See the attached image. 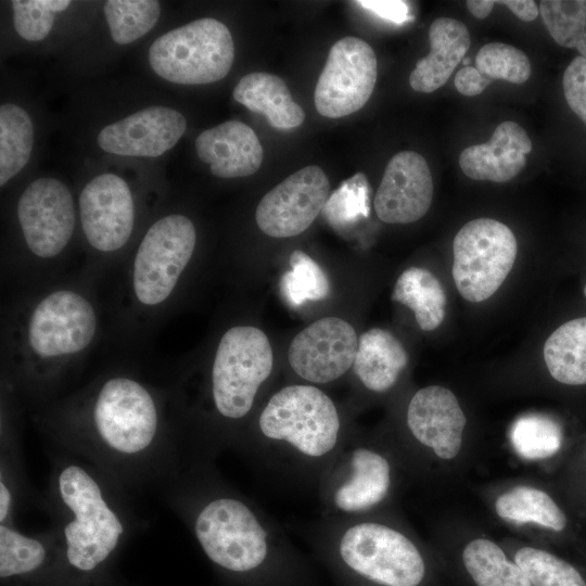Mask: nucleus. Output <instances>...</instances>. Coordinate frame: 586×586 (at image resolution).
Segmentation results:
<instances>
[{
  "label": "nucleus",
  "mask_w": 586,
  "mask_h": 586,
  "mask_svg": "<svg viewBox=\"0 0 586 586\" xmlns=\"http://www.w3.org/2000/svg\"><path fill=\"white\" fill-rule=\"evenodd\" d=\"M563 434L560 424L547 415L528 413L519 417L510 430L514 450L525 459L548 458L559 451Z\"/></svg>",
  "instance_id": "c756f323"
},
{
  "label": "nucleus",
  "mask_w": 586,
  "mask_h": 586,
  "mask_svg": "<svg viewBox=\"0 0 586 586\" xmlns=\"http://www.w3.org/2000/svg\"><path fill=\"white\" fill-rule=\"evenodd\" d=\"M79 212L85 237L97 251H118L130 239L135 203L122 177L106 173L91 179L80 193Z\"/></svg>",
  "instance_id": "4468645a"
},
{
  "label": "nucleus",
  "mask_w": 586,
  "mask_h": 586,
  "mask_svg": "<svg viewBox=\"0 0 586 586\" xmlns=\"http://www.w3.org/2000/svg\"><path fill=\"white\" fill-rule=\"evenodd\" d=\"M584 294H585V296H586V285H585V288H584Z\"/></svg>",
  "instance_id": "a18cd8bd"
},
{
  "label": "nucleus",
  "mask_w": 586,
  "mask_h": 586,
  "mask_svg": "<svg viewBox=\"0 0 586 586\" xmlns=\"http://www.w3.org/2000/svg\"><path fill=\"white\" fill-rule=\"evenodd\" d=\"M11 5L14 28L23 39L40 41L49 35L54 23V12L48 0H14Z\"/></svg>",
  "instance_id": "4c0bfd02"
},
{
  "label": "nucleus",
  "mask_w": 586,
  "mask_h": 586,
  "mask_svg": "<svg viewBox=\"0 0 586 586\" xmlns=\"http://www.w3.org/2000/svg\"><path fill=\"white\" fill-rule=\"evenodd\" d=\"M495 2L496 4L506 5L518 18L524 22H532L539 14L538 7L533 0H502Z\"/></svg>",
  "instance_id": "79ce46f5"
},
{
  "label": "nucleus",
  "mask_w": 586,
  "mask_h": 586,
  "mask_svg": "<svg viewBox=\"0 0 586 586\" xmlns=\"http://www.w3.org/2000/svg\"><path fill=\"white\" fill-rule=\"evenodd\" d=\"M496 513L517 524L536 523L555 532L566 526V517L557 502L544 491L515 486L495 501Z\"/></svg>",
  "instance_id": "bb28decb"
},
{
  "label": "nucleus",
  "mask_w": 586,
  "mask_h": 586,
  "mask_svg": "<svg viewBox=\"0 0 586 586\" xmlns=\"http://www.w3.org/2000/svg\"><path fill=\"white\" fill-rule=\"evenodd\" d=\"M466 416L455 394L438 385L419 390L407 409L412 435L442 459L455 458L461 448Z\"/></svg>",
  "instance_id": "a211bd4d"
},
{
  "label": "nucleus",
  "mask_w": 586,
  "mask_h": 586,
  "mask_svg": "<svg viewBox=\"0 0 586 586\" xmlns=\"http://www.w3.org/2000/svg\"><path fill=\"white\" fill-rule=\"evenodd\" d=\"M514 562L532 586H586L572 564L546 550L522 547L515 552Z\"/></svg>",
  "instance_id": "f704fd0d"
},
{
  "label": "nucleus",
  "mask_w": 586,
  "mask_h": 586,
  "mask_svg": "<svg viewBox=\"0 0 586 586\" xmlns=\"http://www.w3.org/2000/svg\"><path fill=\"white\" fill-rule=\"evenodd\" d=\"M92 423L111 449L135 455L146 449L158 428V411L152 394L128 377L107 379L92 405Z\"/></svg>",
  "instance_id": "6e6552de"
},
{
  "label": "nucleus",
  "mask_w": 586,
  "mask_h": 586,
  "mask_svg": "<svg viewBox=\"0 0 586 586\" xmlns=\"http://www.w3.org/2000/svg\"><path fill=\"white\" fill-rule=\"evenodd\" d=\"M496 4L493 0H469L467 1V8L472 13L473 16L477 18H485L489 15L494 5Z\"/></svg>",
  "instance_id": "37998d69"
},
{
  "label": "nucleus",
  "mask_w": 586,
  "mask_h": 586,
  "mask_svg": "<svg viewBox=\"0 0 586 586\" xmlns=\"http://www.w3.org/2000/svg\"><path fill=\"white\" fill-rule=\"evenodd\" d=\"M392 300L410 308L423 331L435 330L444 320L446 294L438 279L424 268L410 267L403 271Z\"/></svg>",
  "instance_id": "a878e982"
},
{
  "label": "nucleus",
  "mask_w": 586,
  "mask_h": 586,
  "mask_svg": "<svg viewBox=\"0 0 586 586\" xmlns=\"http://www.w3.org/2000/svg\"><path fill=\"white\" fill-rule=\"evenodd\" d=\"M532 141L522 126L512 120L499 124L486 143L466 148L459 165L474 180L507 182L525 166Z\"/></svg>",
  "instance_id": "aec40b11"
},
{
  "label": "nucleus",
  "mask_w": 586,
  "mask_h": 586,
  "mask_svg": "<svg viewBox=\"0 0 586 586\" xmlns=\"http://www.w3.org/2000/svg\"><path fill=\"white\" fill-rule=\"evenodd\" d=\"M233 99L250 111L266 116L278 129L298 127L305 119L303 109L293 100L285 82L268 73L243 76L233 88Z\"/></svg>",
  "instance_id": "4be33fe9"
},
{
  "label": "nucleus",
  "mask_w": 586,
  "mask_h": 586,
  "mask_svg": "<svg viewBox=\"0 0 586 586\" xmlns=\"http://www.w3.org/2000/svg\"><path fill=\"white\" fill-rule=\"evenodd\" d=\"M104 15L113 40L127 44L154 27L161 5L154 0H110L104 4Z\"/></svg>",
  "instance_id": "2f4dec72"
},
{
  "label": "nucleus",
  "mask_w": 586,
  "mask_h": 586,
  "mask_svg": "<svg viewBox=\"0 0 586 586\" xmlns=\"http://www.w3.org/2000/svg\"><path fill=\"white\" fill-rule=\"evenodd\" d=\"M551 377L566 385L586 384V317L561 324L544 345Z\"/></svg>",
  "instance_id": "393cba45"
},
{
  "label": "nucleus",
  "mask_w": 586,
  "mask_h": 586,
  "mask_svg": "<svg viewBox=\"0 0 586 586\" xmlns=\"http://www.w3.org/2000/svg\"><path fill=\"white\" fill-rule=\"evenodd\" d=\"M407 361L406 349L391 332L372 328L358 339L353 370L368 390L381 393L395 384Z\"/></svg>",
  "instance_id": "5701e85b"
},
{
  "label": "nucleus",
  "mask_w": 586,
  "mask_h": 586,
  "mask_svg": "<svg viewBox=\"0 0 586 586\" xmlns=\"http://www.w3.org/2000/svg\"><path fill=\"white\" fill-rule=\"evenodd\" d=\"M195 244V227L181 214L166 215L148 229L131 268V289L139 305L155 308L170 297Z\"/></svg>",
  "instance_id": "39448f33"
},
{
  "label": "nucleus",
  "mask_w": 586,
  "mask_h": 586,
  "mask_svg": "<svg viewBox=\"0 0 586 586\" xmlns=\"http://www.w3.org/2000/svg\"><path fill=\"white\" fill-rule=\"evenodd\" d=\"M97 330L98 315L89 298L75 290L59 289L33 306L24 346L37 362H61L87 349Z\"/></svg>",
  "instance_id": "20e7f679"
},
{
  "label": "nucleus",
  "mask_w": 586,
  "mask_h": 586,
  "mask_svg": "<svg viewBox=\"0 0 586 586\" xmlns=\"http://www.w3.org/2000/svg\"><path fill=\"white\" fill-rule=\"evenodd\" d=\"M344 562L364 577L384 586H417L424 562L417 547L402 533L378 523L348 528L340 544Z\"/></svg>",
  "instance_id": "1a4fd4ad"
},
{
  "label": "nucleus",
  "mask_w": 586,
  "mask_h": 586,
  "mask_svg": "<svg viewBox=\"0 0 586 586\" xmlns=\"http://www.w3.org/2000/svg\"><path fill=\"white\" fill-rule=\"evenodd\" d=\"M272 366V348L264 331L252 326L228 329L212 367V394L218 412L230 419L244 417Z\"/></svg>",
  "instance_id": "f03ea898"
},
{
  "label": "nucleus",
  "mask_w": 586,
  "mask_h": 586,
  "mask_svg": "<svg viewBox=\"0 0 586 586\" xmlns=\"http://www.w3.org/2000/svg\"><path fill=\"white\" fill-rule=\"evenodd\" d=\"M433 199V180L424 157L413 151L387 163L374 198L377 216L387 224H409L423 217Z\"/></svg>",
  "instance_id": "dca6fc26"
},
{
  "label": "nucleus",
  "mask_w": 586,
  "mask_h": 586,
  "mask_svg": "<svg viewBox=\"0 0 586 586\" xmlns=\"http://www.w3.org/2000/svg\"><path fill=\"white\" fill-rule=\"evenodd\" d=\"M430 53L420 59L409 76L410 87L433 92L444 86L470 47L467 26L455 18H436L429 28Z\"/></svg>",
  "instance_id": "412c9836"
},
{
  "label": "nucleus",
  "mask_w": 586,
  "mask_h": 586,
  "mask_svg": "<svg viewBox=\"0 0 586 586\" xmlns=\"http://www.w3.org/2000/svg\"><path fill=\"white\" fill-rule=\"evenodd\" d=\"M263 434L282 440L301 453L320 457L336 444L337 410L331 398L310 385H290L278 391L259 417Z\"/></svg>",
  "instance_id": "0eeeda50"
},
{
  "label": "nucleus",
  "mask_w": 586,
  "mask_h": 586,
  "mask_svg": "<svg viewBox=\"0 0 586 586\" xmlns=\"http://www.w3.org/2000/svg\"><path fill=\"white\" fill-rule=\"evenodd\" d=\"M562 84L568 105L586 126V59L579 55L572 60Z\"/></svg>",
  "instance_id": "58836bf2"
},
{
  "label": "nucleus",
  "mask_w": 586,
  "mask_h": 586,
  "mask_svg": "<svg viewBox=\"0 0 586 586\" xmlns=\"http://www.w3.org/2000/svg\"><path fill=\"white\" fill-rule=\"evenodd\" d=\"M234 59L228 27L215 18H201L169 30L149 49L152 69L165 80L181 85L218 81Z\"/></svg>",
  "instance_id": "f257e3e1"
},
{
  "label": "nucleus",
  "mask_w": 586,
  "mask_h": 586,
  "mask_svg": "<svg viewBox=\"0 0 586 586\" xmlns=\"http://www.w3.org/2000/svg\"><path fill=\"white\" fill-rule=\"evenodd\" d=\"M370 184L364 173H356L329 195L321 214L334 229L354 226L370 214Z\"/></svg>",
  "instance_id": "72a5a7b5"
},
{
  "label": "nucleus",
  "mask_w": 586,
  "mask_h": 586,
  "mask_svg": "<svg viewBox=\"0 0 586 586\" xmlns=\"http://www.w3.org/2000/svg\"><path fill=\"white\" fill-rule=\"evenodd\" d=\"M34 144V127L21 106L4 103L0 107V186L3 187L28 163Z\"/></svg>",
  "instance_id": "cd10ccee"
},
{
  "label": "nucleus",
  "mask_w": 586,
  "mask_h": 586,
  "mask_svg": "<svg viewBox=\"0 0 586 586\" xmlns=\"http://www.w3.org/2000/svg\"><path fill=\"white\" fill-rule=\"evenodd\" d=\"M462 561L477 586H532L520 566L489 539L471 540L463 549Z\"/></svg>",
  "instance_id": "c85d7f7f"
},
{
  "label": "nucleus",
  "mask_w": 586,
  "mask_h": 586,
  "mask_svg": "<svg viewBox=\"0 0 586 586\" xmlns=\"http://www.w3.org/2000/svg\"><path fill=\"white\" fill-rule=\"evenodd\" d=\"M195 534L208 558L230 571L252 570L267 555L266 532L253 512L235 499L209 502L196 518Z\"/></svg>",
  "instance_id": "9d476101"
},
{
  "label": "nucleus",
  "mask_w": 586,
  "mask_h": 586,
  "mask_svg": "<svg viewBox=\"0 0 586 586\" xmlns=\"http://www.w3.org/2000/svg\"><path fill=\"white\" fill-rule=\"evenodd\" d=\"M46 558L43 545L1 524L0 526V576L9 577L31 572Z\"/></svg>",
  "instance_id": "e433bc0d"
},
{
  "label": "nucleus",
  "mask_w": 586,
  "mask_h": 586,
  "mask_svg": "<svg viewBox=\"0 0 586 586\" xmlns=\"http://www.w3.org/2000/svg\"><path fill=\"white\" fill-rule=\"evenodd\" d=\"M357 344L358 336L351 323L339 317H324L295 335L288 358L301 378L328 383L353 366Z\"/></svg>",
  "instance_id": "2eb2a0df"
},
{
  "label": "nucleus",
  "mask_w": 586,
  "mask_h": 586,
  "mask_svg": "<svg viewBox=\"0 0 586 586\" xmlns=\"http://www.w3.org/2000/svg\"><path fill=\"white\" fill-rule=\"evenodd\" d=\"M474 67L488 86L496 79L520 85L531 76L527 55L522 50L504 42L483 46L476 53Z\"/></svg>",
  "instance_id": "c9c22d12"
},
{
  "label": "nucleus",
  "mask_w": 586,
  "mask_h": 586,
  "mask_svg": "<svg viewBox=\"0 0 586 586\" xmlns=\"http://www.w3.org/2000/svg\"><path fill=\"white\" fill-rule=\"evenodd\" d=\"M199 158L219 178L253 175L262 165L264 151L255 131L231 119L201 132L195 140Z\"/></svg>",
  "instance_id": "6ab92c4d"
},
{
  "label": "nucleus",
  "mask_w": 586,
  "mask_h": 586,
  "mask_svg": "<svg viewBox=\"0 0 586 586\" xmlns=\"http://www.w3.org/2000/svg\"><path fill=\"white\" fill-rule=\"evenodd\" d=\"M453 277L460 295L474 303L489 298L511 271L518 243L505 224L477 218L468 221L453 242Z\"/></svg>",
  "instance_id": "423d86ee"
},
{
  "label": "nucleus",
  "mask_w": 586,
  "mask_h": 586,
  "mask_svg": "<svg viewBox=\"0 0 586 586\" xmlns=\"http://www.w3.org/2000/svg\"><path fill=\"white\" fill-rule=\"evenodd\" d=\"M377 75V56L369 43L357 37L337 40L315 88L317 112L329 118L357 112L371 97Z\"/></svg>",
  "instance_id": "9b49d317"
},
{
  "label": "nucleus",
  "mask_w": 586,
  "mask_h": 586,
  "mask_svg": "<svg viewBox=\"0 0 586 586\" xmlns=\"http://www.w3.org/2000/svg\"><path fill=\"white\" fill-rule=\"evenodd\" d=\"M353 475L334 495L337 508L347 512L362 511L379 504L390 487V466L384 457L366 449H356L352 457Z\"/></svg>",
  "instance_id": "b1692460"
},
{
  "label": "nucleus",
  "mask_w": 586,
  "mask_h": 586,
  "mask_svg": "<svg viewBox=\"0 0 586 586\" xmlns=\"http://www.w3.org/2000/svg\"><path fill=\"white\" fill-rule=\"evenodd\" d=\"M330 183L319 166H306L290 175L259 201L255 219L272 238H290L314 222L329 198Z\"/></svg>",
  "instance_id": "ddd939ff"
},
{
  "label": "nucleus",
  "mask_w": 586,
  "mask_h": 586,
  "mask_svg": "<svg viewBox=\"0 0 586 586\" xmlns=\"http://www.w3.org/2000/svg\"><path fill=\"white\" fill-rule=\"evenodd\" d=\"M17 217L30 253L43 259L56 257L74 233L73 196L56 178H38L20 196Z\"/></svg>",
  "instance_id": "f8f14e48"
},
{
  "label": "nucleus",
  "mask_w": 586,
  "mask_h": 586,
  "mask_svg": "<svg viewBox=\"0 0 586 586\" xmlns=\"http://www.w3.org/2000/svg\"><path fill=\"white\" fill-rule=\"evenodd\" d=\"M538 10L552 39L586 59V0H543Z\"/></svg>",
  "instance_id": "7c9ffc66"
},
{
  "label": "nucleus",
  "mask_w": 586,
  "mask_h": 586,
  "mask_svg": "<svg viewBox=\"0 0 586 586\" xmlns=\"http://www.w3.org/2000/svg\"><path fill=\"white\" fill-rule=\"evenodd\" d=\"M457 91L467 97L477 95L483 92L488 85L481 77L474 66H463L455 76L454 80Z\"/></svg>",
  "instance_id": "a19ab883"
},
{
  "label": "nucleus",
  "mask_w": 586,
  "mask_h": 586,
  "mask_svg": "<svg viewBox=\"0 0 586 586\" xmlns=\"http://www.w3.org/2000/svg\"><path fill=\"white\" fill-rule=\"evenodd\" d=\"M187 129L184 116L170 107L150 106L105 126L99 146L122 156L156 157L178 143Z\"/></svg>",
  "instance_id": "f3484780"
},
{
  "label": "nucleus",
  "mask_w": 586,
  "mask_h": 586,
  "mask_svg": "<svg viewBox=\"0 0 586 586\" xmlns=\"http://www.w3.org/2000/svg\"><path fill=\"white\" fill-rule=\"evenodd\" d=\"M289 263L290 270L282 276L280 289L284 301L291 307H300L306 302L320 301L328 296V278L309 255L294 250Z\"/></svg>",
  "instance_id": "473e14b6"
},
{
  "label": "nucleus",
  "mask_w": 586,
  "mask_h": 586,
  "mask_svg": "<svg viewBox=\"0 0 586 586\" xmlns=\"http://www.w3.org/2000/svg\"><path fill=\"white\" fill-rule=\"evenodd\" d=\"M59 491L74 513V520L64 527L67 560L81 571H91L116 548L124 526L98 483L82 468L63 469Z\"/></svg>",
  "instance_id": "7ed1b4c3"
},
{
  "label": "nucleus",
  "mask_w": 586,
  "mask_h": 586,
  "mask_svg": "<svg viewBox=\"0 0 586 586\" xmlns=\"http://www.w3.org/2000/svg\"><path fill=\"white\" fill-rule=\"evenodd\" d=\"M12 496L7 485L0 483V522H3L9 513Z\"/></svg>",
  "instance_id": "c03bdc74"
},
{
  "label": "nucleus",
  "mask_w": 586,
  "mask_h": 586,
  "mask_svg": "<svg viewBox=\"0 0 586 586\" xmlns=\"http://www.w3.org/2000/svg\"><path fill=\"white\" fill-rule=\"evenodd\" d=\"M359 7L394 24H404L411 20L407 2L400 0H360Z\"/></svg>",
  "instance_id": "ea45409f"
}]
</instances>
